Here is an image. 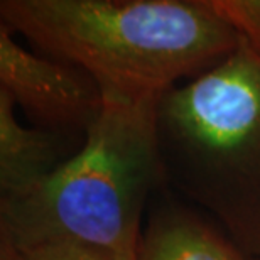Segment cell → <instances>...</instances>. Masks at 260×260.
I'll list each match as a JSON object with an SVG mask.
<instances>
[{"label": "cell", "mask_w": 260, "mask_h": 260, "mask_svg": "<svg viewBox=\"0 0 260 260\" xmlns=\"http://www.w3.org/2000/svg\"><path fill=\"white\" fill-rule=\"evenodd\" d=\"M0 19L36 53L132 98L203 75L240 41L210 0H2Z\"/></svg>", "instance_id": "1"}, {"label": "cell", "mask_w": 260, "mask_h": 260, "mask_svg": "<svg viewBox=\"0 0 260 260\" xmlns=\"http://www.w3.org/2000/svg\"><path fill=\"white\" fill-rule=\"evenodd\" d=\"M162 186L260 257V51L240 36L221 63L160 95Z\"/></svg>", "instance_id": "2"}, {"label": "cell", "mask_w": 260, "mask_h": 260, "mask_svg": "<svg viewBox=\"0 0 260 260\" xmlns=\"http://www.w3.org/2000/svg\"><path fill=\"white\" fill-rule=\"evenodd\" d=\"M159 98L103 91L81 149L32 194L0 201V250L71 240L137 257L145 206L162 186Z\"/></svg>", "instance_id": "3"}, {"label": "cell", "mask_w": 260, "mask_h": 260, "mask_svg": "<svg viewBox=\"0 0 260 260\" xmlns=\"http://www.w3.org/2000/svg\"><path fill=\"white\" fill-rule=\"evenodd\" d=\"M0 22V90L38 128L86 135L103 108V91L90 73L32 53Z\"/></svg>", "instance_id": "4"}, {"label": "cell", "mask_w": 260, "mask_h": 260, "mask_svg": "<svg viewBox=\"0 0 260 260\" xmlns=\"http://www.w3.org/2000/svg\"><path fill=\"white\" fill-rule=\"evenodd\" d=\"M0 90V201L20 200L46 184L85 144L86 135L27 128Z\"/></svg>", "instance_id": "5"}, {"label": "cell", "mask_w": 260, "mask_h": 260, "mask_svg": "<svg viewBox=\"0 0 260 260\" xmlns=\"http://www.w3.org/2000/svg\"><path fill=\"white\" fill-rule=\"evenodd\" d=\"M137 260H260L238 248L218 225L189 208L166 203L142 232Z\"/></svg>", "instance_id": "6"}, {"label": "cell", "mask_w": 260, "mask_h": 260, "mask_svg": "<svg viewBox=\"0 0 260 260\" xmlns=\"http://www.w3.org/2000/svg\"><path fill=\"white\" fill-rule=\"evenodd\" d=\"M0 257L2 260H137L134 255L71 240H51L17 250H0Z\"/></svg>", "instance_id": "7"}, {"label": "cell", "mask_w": 260, "mask_h": 260, "mask_svg": "<svg viewBox=\"0 0 260 260\" xmlns=\"http://www.w3.org/2000/svg\"><path fill=\"white\" fill-rule=\"evenodd\" d=\"M218 10L260 51V0H221Z\"/></svg>", "instance_id": "8"}]
</instances>
